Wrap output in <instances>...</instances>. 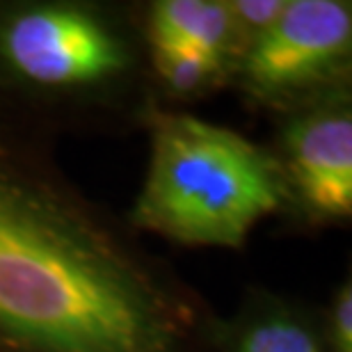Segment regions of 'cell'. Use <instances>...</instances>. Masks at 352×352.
<instances>
[{"instance_id":"obj_1","label":"cell","mask_w":352,"mask_h":352,"mask_svg":"<svg viewBox=\"0 0 352 352\" xmlns=\"http://www.w3.org/2000/svg\"><path fill=\"white\" fill-rule=\"evenodd\" d=\"M0 329L44 352H172L131 267L39 197L0 179Z\"/></svg>"},{"instance_id":"obj_2","label":"cell","mask_w":352,"mask_h":352,"mask_svg":"<svg viewBox=\"0 0 352 352\" xmlns=\"http://www.w3.org/2000/svg\"><path fill=\"white\" fill-rule=\"evenodd\" d=\"M277 172L238 133L201 119L160 117L135 220L192 245H241L279 206Z\"/></svg>"},{"instance_id":"obj_3","label":"cell","mask_w":352,"mask_h":352,"mask_svg":"<svg viewBox=\"0 0 352 352\" xmlns=\"http://www.w3.org/2000/svg\"><path fill=\"white\" fill-rule=\"evenodd\" d=\"M10 65L41 85L101 80L126 67V53L108 28L78 10L39 7L19 14L3 32Z\"/></svg>"},{"instance_id":"obj_4","label":"cell","mask_w":352,"mask_h":352,"mask_svg":"<svg viewBox=\"0 0 352 352\" xmlns=\"http://www.w3.org/2000/svg\"><path fill=\"white\" fill-rule=\"evenodd\" d=\"M350 39L348 3L291 0L277 21L258 34L248 58V76L267 91L305 85L348 53Z\"/></svg>"},{"instance_id":"obj_5","label":"cell","mask_w":352,"mask_h":352,"mask_svg":"<svg viewBox=\"0 0 352 352\" xmlns=\"http://www.w3.org/2000/svg\"><path fill=\"white\" fill-rule=\"evenodd\" d=\"M293 174L309 206L343 217L352 210V122L343 112H322L291 133Z\"/></svg>"},{"instance_id":"obj_6","label":"cell","mask_w":352,"mask_h":352,"mask_svg":"<svg viewBox=\"0 0 352 352\" xmlns=\"http://www.w3.org/2000/svg\"><path fill=\"white\" fill-rule=\"evenodd\" d=\"M229 10L206 0H165L153 10V46H186L220 58L229 37Z\"/></svg>"},{"instance_id":"obj_7","label":"cell","mask_w":352,"mask_h":352,"mask_svg":"<svg viewBox=\"0 0 352 352\" xmlns=\"http://www.w3.org/2000/svg\"><path fill=\"white\" fill-rule=\"evenodd\" d=\"M156 60L167 82L181 91L201 85L220 67V58L186 46H156Z\"/></svg>"},{"instance_id":"obj_8","label":"cell","mask_w":352,"mask_h":352,"mask_svg":"<svg viewBox=\"0 0 352 352\" xmlns=\"http://www.w3.org/2000/svg\"><path fill=\"white\" fill-rule=\"evenodd\" d=\"M238 352H320L314 336L291 320H267L250 329Z\"/></svg>"},{"instance_id":"obj_9","label":"cell","mask_w":352,"mask_h":352,"mask_svg":"<svg viewBox=\"0 0 352 352\" xmlns=\"http://www.w3.org/2000/svg\"><path fill=\"white\" fill-rule=\"evenodd\" d=\"M284 5L286 3H279V0H243V3L231 5V14H236L248 28H258L263 32L277 21Z\"/></svg>"},{"instance_id":"obj_10","label":"cell","mask_w":352,"mask_h":352,"mask_svg":"<svg viewBox=\"0 0 352 352\" xmlns=\"http://www.w3.org/2000/svg\"><path fill=\"white\" fill-rule=\"evenodd\" d=\"M334 343L336 352H352V291L346 286L334 309Z\"/></svg>"}]
</instances>
